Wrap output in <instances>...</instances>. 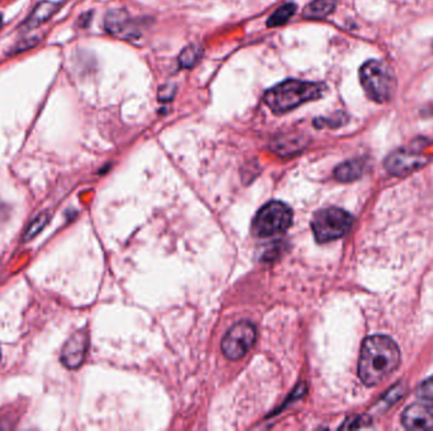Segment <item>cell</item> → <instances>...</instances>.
I'll return each mask as SVG.
<instances>
[{
    "mask_svg": "<svg viewBox=\"0 0 433 431\" xmlns=\"http://www.w3.org/2000/svg\"><path fill=\"white\" fill-rule=\"evenodd\" d=\"M256 340V329L250 322H239L228 330L222 341V351L227 358L238 360L246 356Z\"/></svg>",
    "mask_w": 433,
    "mask_h": 431,
    "instance_id": "cell-6",
    "label": "cell"
},
{
    "mask_svg": "<svg viewBox=\"0 0 433 431\" xmlns=\"http://www.w3.org/2000/svg\"><path fill=\"white\" fill-rule=\"evenodd\" d=\"M292 221V209L280 201H271L259 210L252 223V231L256 237H274L285 233Z\"/></svg>",
    "mask_w": 433,
    "mask_h": 431,
    "instance_id": "cell-4",
    "label": "cell"
},
{
    "mask_svg": "<svg viewBox=\"0 0 433 431\" xmlns=\"http://www.w3.org/2000/svg\"><path fill=\"white\" fill-rule=\"evenodd\" d=\"M59 8H60V4L59 3H54V1H42V3H40L35 8V11L32 12L31 17L27 19L25 27L28 30H32V28H37L38 25H43L46 20H49L57 12Z\"/></svg>",
    "mask_w": 433,
    "mask_h": 431,
    "instance_id": "cell-12",
    "label": "cell"
},
{
    "mask_svg": "<svg viewBox=\"0 0 433 431\" xmlns=\"http://www.w3.org/2000/svg\"><path fill=\"white\" fill-rule=\"evenodd\" d=\"M337 6V0H313L305 6L303 17L311 20L327 18L333 13Z\"/></svg>",
    "mask_w": 433,
    "mask_h": 431,
    "instance_id": "cell-13",
    "label": "cell"
},
{
    "mask_svg": "<svg viewBox=\"0 0 433 431\" xmlns=\"http://www.w3.org/2000/svg\"><path fill=\"white\" fill-rule=\"evenodd\" d=\"M361 85L372 102L389 103L397 90V80L386 62L372 60L360 68Z\"/></svg>",
    "mask_w": 433,
    "mask_h": 431,
    "instance_id": "cell-3",
    "label": "cell"
},
{
    "mask_svg": "<svg viewBox=\"0 0 433 431\" xmlns=\"http://www.w3.org/2000/svg\"><path fill=\"white\" fill-rule=\"evenodd\" d=\"M303 146H304V143H303V140L300 137L283 135V137H279L274 140L273 150L281 156H289V154L299 152Z\"/></svg>",
    "mask_w": 433,
    "mask_h": 431,
    "instance_id": "cell-14",
    "label": "cell"
},
{
    "mask_svg": "<svg viewBox=\"0 0 433 431\" xmlns=\"http://www.w3.org/2000/svg\"><path fill=\"white\" fill-rule=\"evenodd\" d=\"M0 357H1V356H0Z\"/></svg>",
    "mask_w": 433,
    "mask_h": 431,
    "instance_id": "cell-22",
    "label": "cell"
},
{
    "mask_svg": "<svg viewBox=\"0 0 433 431\" xmlns=\"http://www.w3.org/2000/svg\"><path fill=\"white\" fill-rule=\"evenodd\" d=\"M49 220V215L47 212H43V213L40 214V215L32 221L30 226L27 228L25 236H23V241H25V242H28V241H32L33 238L37 237V236L43 231V228L47 225Z\"/></svg>",
    "mask_w": 433,
    "mask_h": 431,
    "instance_id": "cell-17",
    "label": "cell"
},
{
    "mask_svg": "<svg viewBox=\"0 0 433 431\" xmlns=\"http://www.w3.org/2000/svg\"><path fill=\"white\" fill-rule=\"evenodd\" d=\"M354 219L351 214L338 207H327L314 214L312 229L319 243L335 241L348 234Z\"/></svg>",
    "mask_w": 433,
    "mask_h": 431,
    "instance_id": "cell-5",
    "label": "cell"
},
{
    "mask_svg": "<svg viewBox=\"0 0 433 431\" xmlns=\"http://www.w3.org/2000/svg\"><path fill=\"white\" fill-rule=\"evenodd\" d=\"M132 19L129 13L123 9L110 11L104 19V27L110 35L119 37V38H131L136 37L134 30L132 28Z\"/></svg>",
    "mask_w": 433,
    "mask_h": 431,
    "instance_id": "cell-10",
    "label": "cell"
},
{
    "mask_svg": "<svg viewBox=\"0 0 433 431\" xmlns=\"http://www.w3.org/2000/svg\"><path fill=\"white\" fill-rule=\"evenodd\" d=\"M297 12V6L294 3H287L278 8L268 19V27H279L285 25L289 19Z\"/></svg>",
    "mask_w": 433,
    "mask_h": 431,
    "instance_id": "cell-16",
    "label": "cell"
},
{
    "mask_svg": "<svg viewBox=\"0 0 433 431\" xmlns=\"http://www.w3.org/2000/svg\"><path fill=\"white\" fill-rule=\"evenodd\" d=\"M88 346H89V339L86 332L84 330L76 332L70 336V339L67 340L66 344L64 346L61 353L62 363L70 370L79 368L80 365L84 363Z\"/></svg>",
    "mask_w": 433,
    "mask_h": 431,
    "instance_id": "cell-9",
    "label": "cell"
},
{
    "mask_svg": "<svg viewBox=\"0 0 433 431\" xmlns=\"http://www.w3.org/2000/svg\"><path fill=\"white\" fill-rule=\"evenodd\" d=\"M417 396L420 400L433 401V377L422 383L417 391Z\"/></svg>",
    "mask_w": 433,
    "mask_h": 431,
    "instance_id": "cell-19",
    "label": "cell"
},
{
    "mask_svg": "<svg viewBox=\"0 0 433 431\" xmlns=\"http://www.w3.org/2000/svg\"><path fill=\"white\" fill-rule=\"evenodd\" d=\"M203 52H204V49L201 44H198V43L189 44L188 47H185L182 51V54L179 56V65L183 68H191V67L196 66V63L201 60Z\"/></svg>",
    "mask_w": 433,
    "mask_h": 431,
    "instance_id": "cell-15",
    "label": "cell"
},
{
    "mask_svg": "<svg viewBox=\"0 0 433 431\" xmlns=\"http://www.w3.org/2000/svg\"><path fill=\"white\" fill-rule=\"evenodd\" d=\"M177 92V86L174 84H166L160 89L159 99L161 102H170Z\"/></svg>",
    "mask_w": 433,
    "mask_h": 431,
    "instance_id": "cell-20",
    "label": "cell"
},
{
    "mask_svg": "<svg viewBox=\"0 0 433 431\" xmlns=\"http://www.w3.org/2000/svg\"><path fill=\"white\" fill-rule=\"evenodd\" d=\"M348 121V116L345 114V113H342V111H338V113H335L333 116H331L330 118H318L314 121V127L316 128H338L343 126V124H346V122Z\"/></svg>",
    "mask_w": 433,
    "mask_h": 431,
    "instance_id": "cell-18",
    "label": "cell"
},
{
    "mask_svg": "<svg viewBox=\"0 0 433 431\" xmlns=\"http://www.w3.org/2000/svg\"><path fill=\"white\" fill-rule=\"evenodd\" d=\"M0 25H1V14H0Z\"/></svg>",
    "mask_w": 433,
    "mask_h": 431,
    "instance_id": "cell-21",
    "label": "cell"
},
{
    "mask_svg": "<svg viewBox=\"0 0 433 431\" xmlns=\"http://www.w3.org/2000/svg\"><path fill=\"white\" fill-rule=\"evenodd\" d=\"M401 363L397 343L386 335L369 336L361 349L359 376L367 386H376L391 376Z\"/></svg>",
    "mask_w": 433,
    "mask_h": 431,
    "instance_id": "cell-1",
    "label": "cell"
},
{
    "mask_svg": "<svg viewBox=\"0 0 433 431\" xmlns=\"http://www.w3.org/2000/svg\"><path fill=\"white\" fill-rule=\"evenodd\" d=\"M403 425L408 430H427L433 427V401L420 400L404 411Z\"/></svg>",
    "mask_w": 433,
    "mask_h": 431,
    "instance_id": "cell-8",
    "label": "cell"
},
{
    "mask_svg": "<svg viewBox=\"0 0 433 431\" xmlns=\"http://www.w3.org/2000/svg\"><path fill=\"white\" fill-rule=\"evenodd\" d=\"M428 158L420 153L396 151L385 159V169L394 176H404L427 164Z\"/></svg>",
    "mask_w": 433,
    "mask_h": 431,
    "instance_id": "cell-7",
    "label": "cell"
},
{
    "mask_svg": "<svg viewBox=\"0 0 433 431\" xmlns=\"http://www.w3.org/2000/svg\"><path fill=\"white\" fill-rule=\"evenodd\" d=\"M326 86L317 83L287 80L275 85L265 94V103L275 114H284L302 104L324 97Z\"/></svg>",
    "mask_w": 433,
    "mask_h": 431,
    "instance_id": "cell-2",
    "label": "cell"
},
{
    "mask_svg": "<svg viewBox=\"0 0 433 431\" xmlns=\"http://www.w3.org/2000/svg\"><path fill=\"white\" fill-rule=\"evenodd\" d=\"M365 171L362 159H351L340 164L335 170V177L341 183H351L359 180Z\"/></svg>",
    "mask_w": 433,
    "mask_h": 431,
    "instance_id": "cell-11",
    "label": "cell"
}]
</instances>
